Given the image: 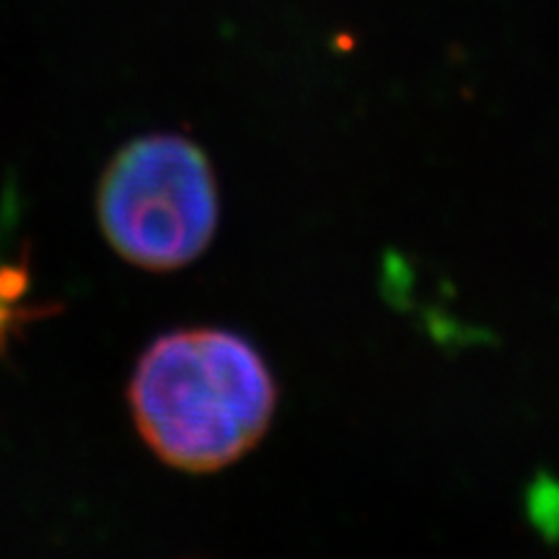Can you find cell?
<instances>
[{"instance_id": "obj_1", "label": "cell", "mask_w": 559, "mask_h": 559, "mask_svg": "<svg viewBox=\"0 0 559 559\" xmlns=\"http://www.w3.org/2000/svg\"><path fill=\"white\" fill-rule=\"evenodd\" d=\"M130 407L151 451L174 469L218 472L254 449L277 409L275 376L247 337L181 330L138 360Z\"/></svg>"}, {"instance_id": "obj_2", "label": "cell", "mask_w": 559, "mask_h": 559, "mask_svg": "<svg viewBox=\"0 0 559 559\" xmlns=\"http://www.w3.org/2000/svg\"><path fill=\"white\" fill-rule=\"evenodd\" d=\"M218 181L192 140L145 135L111 158L99 187V221L111 247L143 270L198 260L218 228Z\"/></svg>"}]
</instances>
